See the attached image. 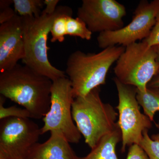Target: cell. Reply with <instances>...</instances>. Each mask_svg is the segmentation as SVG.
<instances>
[{
	"instance_id": "obj_4",
	"label": "cell",
	"mask_w": 159,
	"mask_h": 159,
	"mask_svg": "<svg viewBox=\"0 0 159 159\" xmlns=\"http://www.w3.org/2000/svg\"><path fill=\"white\" fill-rule=\"evenodd\" d=\"M100 92V88H97L85 96L76 97L72 103L74 121L91 149L118 126V113L112 106L102 101Z\"/></svg>"
},
{
	"instance_id": "obj_15",
	"label": "cell",
	"mask_w": 159,
	"mask_h": 159,
	"mask_svg": "<svg viewBox=\"0 0 159 159\" xmlns=\"http://www.w3.org/2000/svg\"><path fill=\"white\" fill-rule=\"evenodd\" d=\"M14 10L21 17L37 18L42 13L43 0H13Z\"/></svg>"
},
{
	"instance_id": "obj_10",
	"label": "cell",
	"mask_w": 159,
	"mask_h": 159,
	"mask_svg": "<svg viewBox=\"0 0 159 159\" xmlns=\"http://www.w3.org/2000/svg\"><path fill=\"white\" fill-rule=\"evenodd\" d=\"M126 14L125 6L116 0H83L77 12L90 31L99 33L122 29Z\"/></svg>"
},
{
	"instance_id": "obj_8",
	"label": "cell",
	"mask_w": 159,
	"mask_h": 159,
	"mask_svg": "<svg viewBox=\"0 0 159 159\" xmlns=\"http://www.w3.org/2000/svg\"><path fill=\"white\" fill-rule=\"evenodd\" d=\"M159 11V0L141 1L128 25L117 31L99 33L97 38L98 46L102 49L117 45L126 47L137 41H143L150 34Z\"/></svg>"
},
{
	"instance_id": "obj_20",
	"label": "cell",
	"mask_w": 159,
	"mask_h": 159,
	"mask_svg": "<svg viewBox=\"0 0 159 159\" xmlns=\"http://www.w3.org/2000/svg\"><path fill=\"white\" fill-rule=\"evenodd\" d=\"M143 41L149 47L159 45V11L157 16L155 24L150 34Z\"/></svg>"
},
{
	"instance_id": "obj_16",
	"label": "cell",
	"mask_w": 159,
	"mask_h": 159,
	"mask_svg": "<svg viewBox=\"0 0 159 159\" xmlns=\"http://www.w3.org/2000/svg\"><path fill=\"white\" fill-rule=\"evenodd\" d=\"M66 30L67 35L79 37L87 40L92 39L93 32L90 31L85 23L79 17H67Z\"/></svg>"
},
{
	"instance_id": "obj_13",
	"label": "cell",
	"mask_w": 159,
	"mask_h": 159,
	"mask_svg": "<svg viewBox=\"0 0 159 159\" xmlns=\"http://www.w3.org/2000/svg\"><path fill=\"white\" fill-rule=\"evenodd\" d=\"M121 141L122 134L118 126L111 133L102 138L87 155L78 159H119L116 148Z\"/></svg>"
},
{
	"instance_id": "obj_27",
	"label": "cell",
	"mask_w": 159,
	"mask_h": 159,
	"mask_svg": "<svg viewBox=\"0 0 159 159\" xmlns=\"http://www.w3.org/2000/svg\"><path fill=\"white\" fill-rule=\"evenodd\" d=\"M156 126L158 129H159V119L158 121L157 122V123H156Z\"/></svg>"
},
{
	"instance_id": "obj_28",
	"label": "cell",
	"mask_w": 159,
	"mask_h": 159,
	"mask_svg": "<svg viewBox=\"0 0 159 159\" xmlns=\"http://www.w3.org/2000/svg\"><path fill=\"white\" fill-rule=\"evenodd\" d=\"M25 159L22 158H16V159Z\"/></svg>"
},
{
	"instance_id": "obj_23",
	"label": "cell",
	"mask_w": 159,
	"mask_h": 159,
	"mask_svg": "<svg viewBox=\"0 0 159 159\" xmlns=\"http://www.w3.org/2000/svg\"><path fill=\"white\" fill-rule=\"evenodd\" d=\"M59 0H45L44 4L46 6L45 9L43 11L46 14H52L56 11Z\"/></svg>"
},
{
	"instance_id": "obj_22",
	"label": "cell",
	"mask_w": 159,
	"mask_h": 159,
	"mask_svg": "<svg viewBox=\"0 0 159 159\" xmlns=\"http://www.w3.org/2000/svg\"><path fill=\"white\" fill-rule=\"evenodd\" d=\"M17 13L14 9L10 7L1 10L0 12V24L1 25L9 21Z\"/></svg>"
},
{
	"instance_id": "obj_5",
	"label": "cell",
	"mask_w": 159,
	"mask_h": 159,
	"mask_svg": "<svg viewBox=\"0 0 159 159\" xmlns=\"http://www.w3.org/2000/svg\"><path fill=\"white\" fill-rule=\"evenodd\" d=\"M157 57L155 47H148L143 41L126 46L114 67L116 78L125 85L144 92L158 75Z\"/></svg>"
},
{
	"instance_id": "obj_7",
	"label": "cell",
	"mask_w": 159,
	"mask_h": 159,
	"mask_svg": "<svg viewBox=\"0 0 159 159\" xmlns=\"http://www.w3.org/2000/svg\"><path fill=\"white\" fill-rule=\"evenodd\" d=\"M118 92L119 119L117 124L122 134L121 152H125L127 146L139 144L143 132L152 127L150 119L140 111L137 99V89L125 85L116 78L114 79Z\"/></svg>"
},
{
	"instance_id": "obj_19",
	"label": "cell",
	"mask_w": 159,
	"mask_h": 159,
	"mask_svg": "<svg viewBox=\"0 0 159 159\" xmlns=\"http://www.w3.org/2000/svg\"><path fill=\"white\" fill-rule=\"evenodd\" d=\"M68 16H61L54 21L51 29V42L62 43L64 41L65 36L67 35V18Z\"/></svg>"
},
{
	"instance_id": "obj_2",
	"label": "cell",
	"mask_w": 159,
	"mask_h": 159,
	"mask_svg": "<svg viewBox=\"0 0 159 159\" xmlns=\"http://www.w3.org/2000/svg\"><path fill=\"white\" fill-rule=\"evenodd\" d=\"M73 9L69 6H57L52 14L42 11L39 17H21L25 56L23 63L52 81L66 77L65 72L52 66L48 57V37L54 21L61 16H72Z\"/></svg>"
},
{
	"instance_id": "obj_14",
	"label": "cell",
	"mask_w": 159,
	"mask_h": 159,
	"mask_svg": "<svg viewBox=\"0 0 159 159\" xmlns=\"http://www.w3.org/2000/svg\"><path fill=\"white\" fill-rule=\"evenodd\" d=\"M137 99L144 114L153 121L156 113L159 111V88L148 87L144 92L137 89Z\"/></svg>"
},
{
	"instance_id": "obj_24",
	"label": "cell",
	"mask_w": 159,
	"mask_h": 159,
	"mask_svg": "<svg viewBox=\"0 0 159 159\" xmlns=\"http://www.w3.org/2000/svg\"><path fill=\"white\" fill-rule=\"evenodd\" d=\"M12 4H13V0H2L0 1V10L10 7Z\"/></svg>"
},
{
	"instance_id": "obj_18",
	"label": "cell",
	"mask_w": 159,
	"mask_h": 159,
	"mask_svg": "<svg viewBox=\"0 0 159 159\" xmlns=\"http://www.w3.org/2000/svg\"><path fill=\"white\" fill-rule=\"evenodd\" d=\"M6 99V97L0 95V120L10 117L31 118V114L25 108H19L15 106L5 107Z\"/></svg>"
},
{
	"instance_id": "obj_11",
	"label": "cell",
	"mask_w": 159,
	"mask_h": 159,
	"mask_svg": "<svg viewBox=\"0 0 159 159\" xmlns=\"http://www.w3.org/2000/svg\"><path fill=\"white\" fill-rule=\"evenodd\" d=\"M25 56L21 19L17 14L0 26V72L11 70Z\"/></svg>"
},
{
	"instance_id": "obj_3",
	"label": "cell",
	"mask_w": 159,
	"mask_h": 159,
	"mask_svg": "<svg viewBox=\"0 0 159 159\" xmlns=\"http://www.w3.org/2000/svg\"><path fill=\"white\" fill-rule=\"evenodd\" d=\"M125 47L112 46L97 53L76 51L70 54L65 73L70 81L74 99L84 97L106 84L111 67L116 62Z\"/></svg>"
},
{
	"instance_id": "obj_21",
	"label": "cell",
	"mask_w": 159,
	"mask_h": 159,
	"mask_svg": "<svg viewBox=\"0 0 159 159\" xmlns=\"http://www.w3.org/2000/svg\"><path fill=\"white\" fill-rule=\"evenodd\" d=\"M126 159H149L146 153L139 144L129 146Z\"/></svg>"
},
{
	"instance_id": "obj_17",
	"label": "cell",
	"mask_w": 159,
	"mask_h": 159,
	"mask_svg": "<svg viewBox=\"0 0 159 159\" xmlns=\"http://www.w3.org/2000/svg\"><path fill=\"white\" fill-rule=\"evenodd\" d=\"M148 130L143 132L139 145L145 151L149 159H159V134L149 137Z\"/></svg>"
},
{
	"instance_id": "obj_9",
	"label": "cell",
	"mask_w": 159,
	"mask_h": 159,
	"mask_svg": "<svg viewBox=\"0 0 159 159\" xmlns=\"http://www.w3.org/2000/svg\"><path fill=\"white\" fill-rule=\"evenodd\" d=\"M41 135V128L30 118L1 119L0 159L24 158Z\"/></svg>"
},
{
	"instance_id": "obj_25",
	"label": "cell",
	"mask_w": 159,
	"mask_h": 159,
	"mask_svg": "<svg viewBox=\"0 0 159 159\" xmlns=\"http://www.w3.org/2000/svg\"><path fill=\"white\" fill-rule=\"evenodd\" d=\"M148 87L150 88H159V76L156 77V78H153L148 84Z\"/></svg>"
},
{
	"instance_id": "obj_1",
	"label": "cell",
	"mask_w": 159,
	"mask_h": 159,
	"mask_svg": "<svg viewBox=\"0 0 159 159\" xmlns=\"http://www.w3.org/2000/svg\"><path fill=\"white\" fill-rule=\"evenodd\" d=\"M52 84L48 77L19 64L0 73L1 95L22 106L33 119L43 118L50 109Z\"/></svg>"
},
{
	"instance_id": "obj_6",
	"label": "cell",
	"mask_w": 159,
	"mask_h": 159,
	"mask_svg": "<svg viewBox=\"0 0 159 159\" xmlns=\"http://www.w3.org/2000/svg\"><path fill=\"white\" fill-rule=\"evenodd\" d=\"M70 81L67 77L53 81L50 109L43 118L41 134L56 131L63 135L70 143L77 144L81 134L74 123L72 113L74 100Z\"/></svg>"
},
{
	"instance_id": "obj_12",
	"label": "cell",
	"mask_w": 159,
	"mask_h": 159,
	"mask_svg": "<svg viewBox=\"0 0 159 159\" xmlns=\"http://www.w3.org/2000/svg\"><path fill=\"white\" fill-rule=\"evenodd\" d=\"M70 143L62 134L51 132L49 139L43 143L31 146L25 159H78Z\"/></svg>"
},
{
	"instance_id": "obj_26",
	"label": "cell",
	"mask_w": 159,
	"mask_h": 159,
	"mask_svg": "<svg viewBox=\"0 0 159 159\" xmlns=\"http://www.w3.org/2000/svg\"><path fill=\"white\" fill-rule=\"evenodd\" d=\"M155 48L156 51V53L157 54V62L159 66V70L158 73V76H159V45L155 46Z\"/></svg>"
}]
</instances>
